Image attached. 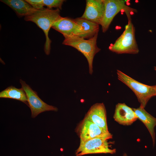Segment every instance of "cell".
<instances>
[{
	"instance_id": "1",
	"label": "cell",
	"mask_w": 156,
	"mask_h": 156,
	"mask_svg": "<svg viewBox=\"0 0 156 156\" xmlns=\"http://www.w3.org/2000/svg\"><path fill=\"white\" fill-rule=\"evenodd\" d=\"M61 17L60 9L53 10L47 8L38 10L24 18L25 21L34 23L44 31L46 38L44 51L47 55L50 53L51 42L48 36L49 31L54 23Z\"/></svg>"
},
{
	"instance_id": "2",
	"label": "cell",
	"mask_w": 156,
	"mask_h": 156,
	"mask_svg": "<svg viewBox=\"0 0 156 156\" xmlns=\"http://www.w3.org/2000/svg\"><path fill=\"white\" fill-rule=\"evenodd\" d=\"M98 34L92 38L86 40L83 38L74 35L64 36L62 44L76 49L86 58L89 65V73H93L92 63L94 57L101 49L97 45Z\"/></svg>"
},
{
	"instance_id": "3",
	"label": "cell",
	"mask_w": 156,
	"mask_h": 156,
	"mask_svg": "<svg viewBox=\"0 0 156 156\" xmlns=\"http://www.w3.org/2000/svg\"><path fill=\"white\" fill-rule=\"evenodd\" d=\"M119 80L128 86L135 93L140 106L144 108L149 99L156 96V85L144 84L133 79L119 70H117Z\"/></svg>"
},
{
	"instance_id": "4",
	"label": "cell",
	"mask_w": 156,
	"mask_h": 156,
	"mask_svg": "<svg viewBox=\"0 0 156 156\" xmlns=\"http://www.w3.org/2000/svg\"><path fill=\"white\" fill-rule=\"evenodd\" d=\"M125 30L114 43L109 47L111 51L117 54H136L139 50L135 37V28L131 19L128 20Z\"/></svg>"
},
{
	"instance_id": "5",
	"label": "cell",
	"mask_w": 156,
	"mask_h": 156,
	"mask_svg": "<svg viewBox=\"0 0 156 156\" xmlns=\"http://www.w3.org/2000/svg\"><path fill=\"white\" fill-rule=\"evenodd\" d=\"M107 140L96 138L83 141L80 140L79 146L75 151L76 156L96 153H116V149L111 147L110 143Z\"/></svg>"
},
{
	"instance_id": "6",
	"label": "cell",
	"mask_w": 156,
	"mask_h": 156,
	"mask_svg": "<svg viewBox=\"0 0 156 156\" xmlns=\"http://www.w3.org/2000/svg\"><path fill=\"white\" fill-rule=\"evenodd\" d=\"M75 131L80 140L85 141L96 138L108 140L112 135L84 117L76 128Z\"/></svg>"
},
{
	"instance_id": "7",
	"label": "cell",
	"mask_w": 156,
	"mask_h": 156,
	"mask_svg": "<svg viewBox=\"0 0 156 156\" xmlns=\"http://www.w3.org/2000/svg\"><path fill=\"white\" fill-rule=\"evenodd\" d=\"M125 2L122 0H104V12L100 25L103 32L107 31L114 17L122 10L126 11L128 19L130 18L129 12L134 10L127 6Z\"/></svg>"
},
{
	"instance_id": "8",
	"label": "cell",
	"mask_w": 156,
	"mask_h": 156,
	"mask_svg": "<svg viewBox=\"0 0 156 156\" xmlns=\"http://www.w3.org/2000/svg\"><path fill=\"white\" fill-rule=\"evenodd\" d=\"M22 88L25 92L28 99V106L31 112L33 118L44 112L52 111L57 112L58 109L55 107L49 105L42 101L38 96L37 92L33 90L25 82L20 79Z\"/></svg>"
},
{
	"instance_id": "9",
	"label": "cell",
	"mask_w": 156,
	"mask_h": 156,
	"mask_svg": "<svg viewBox=\"0 0 156 156\" xmlns=\"http://www.w3.org/2000/svg\"><path fill=\"white\" fill-rule=\"evenodd\" d=\"M51 28L62 34L64 36L74 35L85 39L86 34L81 27L74 19L67 17H61L55 22Z\"/></svg>"
},
{
	"instance_id": "10",
	"label": "cell",
	"mask_w": 156,
	"mask_h": 156,
	"mask_svg": "<svg viewBox=\"0 0 156 156\" xmlns=\"http://www.w3.org/2000/svg\"><path fill=\"white\" fill-rule=\"evenodd\" d=\"M104 10V0H86L85 11L80 17L100 25Z\"/></svg>"
},
{
	"instance_id": "11",
	"label": "cell",
	"mask_w": 156,
	"mask_h": 156,
	"mask_svg": "<svg viewBox=\"0 0 156 156\" xmlns=\"http://www.w3.org/2000/svg\"><path fill=\"white\" fill-rule=\"evenodd\" d=\"M85 117L109 132L107 121L106 111L104 104L96 103L91 106Z\"/></svg>"
},
{
	"instance_id": "12",
	"label": "cell",
	"mask_w": 156,
	"mask_h": 156,
	"mask_svg": "<svg viewBox=\"0 0 156 156\" xmlns=\"http://www.w3.org/2000/svg\"><path fill=\"white\" fill-rule=\"evenodd\" d=\"M113 118L120 124L125 126L131 125L138 119L132 108L124 103L116 105Z\"/></svg>"
},
{
	"instance_id": "13",
	"label": "cell",
	"mask_w": 156,
	"mask_h": 156,
	"mask_svg": "<svg viewBox=\"0 0 156 156\" xmlns=\"http://www.w3.org/2000/svg\"><path fill=\"white\" fill-rule=\"evenodd\" d=\"M0 1L11 8L19 17L27 16L38 10L34 8L26 0H1Z\"/></svg>"
},
{
	"instance_id": "14",
	"label": "cell",
	"mask_w": 156,
	"mask_h": 156,
	"mask_svg": "<svg viewBox=\"0 0 156 156\" xmlns=\"http://www.w3.org/2000/svg\"><path fill=\"white\" fill-rule=\"evenodd\" d=\"M133 109L138 117L146 126L152 137L153 145L155 143V133L154 128L156 126V118L153 117L142 106L137 108H132Z\"/></svg>"
},
{
	"instance_id": "15",
	"label": "cell",
	"mask_w": 156,
	"mask_h": 156,
	"mask_svg": "<svg viewBox=\"0 0 156 156\" xmlns=\"http://www.w3.org/2000/svg\"><path fill=\"white\" fill-rule=\"evenodd\" d=\"M0 98L16 99L28 106L26 94L22 88H17L13 86H10L0 92Z\"/></svg>"
},
{
	"instance_id": "16",
	"label": "cell",
	"mask_w": 156,
	"mask_h": 156,
	"mask_svg": "<svg viewBox=\"0 0 156 156\" xmlns=\"http://www.w3.org/2000/svg\"><path fill=\"white\" fill-rule=\"evenodd\" d=\"M76 23L82 28L86 34V38L89 39L98 34L99 25L85 19L81 17L74 19Z\"/></svg>"
},
{
	"instance_id": "17",
	"label": "cell",
	"mask_w": 156,
	"mask_h": 156,
	"mask_svg": "<svg viewBox=\"0 0 156 156\" xmlns=\"http://www.w3.org/2000/svg\"><path fill=\"white\" fill-rule=\"evenodd\" d=\"M65 1L64 0H43L44 6L47 7L49 9L52 8H56L57 9H61L62 5Z\"/></svg>"
},
{
	"instance_id": "18",
	"label": "cell",
	"mask_w": 156,
	"mask_h": 156,
	"mask_svg": "<svg viewBox=\"0 0 156 156\" xmlns=\"http://www.w3.org/2000/svg\"><path fill=\"white\" fill-rule=\"evenodd\" d=\"M32 7L35 9L40 10L45 8L43 0H26Z\"/></svg>"
},
{
	"instance_id": "19",
	"label": "cell",
	"mask_w": 156,
	"mask_h": 156,
	"mask_svg": "<svg viewBox=\"0 0 156 156\" xmlns=\"http://www.w3.org/2000/svg\"><path fill=\"white\" fill-rule=\"evenodd\" d=\"M123 156H128L127 154L126 153H124L123 155Z\"/></svg>"
},
{
	"instance_id": "20",
	"label": "cell",
	"mask_w": 156,
	"mask_h": 156,
	"mask_svg": "<svg viewBox=\"0 0 156 156\" xmlns=\"http://www.w3.org/2000/svg\"><path fill=\"white\" fill-rule=\"evenodd\" d=\"M154 69L156 70V66L154 67Z\"/></svg>"
},
{
	"instance_id": "21",
	"label": "cell",
	"mask_w": 156,
	"mask_h": 156,
	"mask_svg": "<svg viewBox=\"0 0 156 156\" xmlns=\"http://www.w3.org/2000/svg\"></svg>"
}]
</instances>
